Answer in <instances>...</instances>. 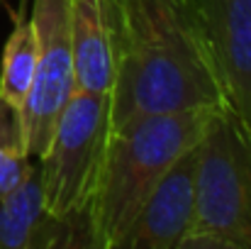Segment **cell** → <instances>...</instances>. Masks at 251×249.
<instances>
[{
  "mask_svg": "<svg viewBox=\"0 0 251 249\" xmlns=\"http://www.w3.org/2000/svg\"><path fill=\"white\" fill-rule=\"evenodd\" d=\"M110 130V95L76 90L37 159L47 210L76 225L85 237V249H90L85 215L98 191Z\"/></svg>",
  "mask_w": 251,
  "mask_h": 249,
  "instance_id": "cell-4",
  "label": "cell"
},
{
  "mask_svg": "<svg viewBox=\"0 0 251 249\" xmlns=\"http://www.w3.org/2000/svg\"><path fill=\"white\" fill-rule=\"evenodd\" d=\"M76 90L110 95L117 71L120 0H69Z\"/></svg>",
  "mask_w": 251,
  "mask_h": 249,
  "instance_id": "cell-8",
  "label": "cell"
},
{
  "mask_svg": "<svg viewBox=\"0 0 251 249\" xmlns=\"http://www.w3.org/2000/svg\"><path fill=\"white\" fill-rule=\"evenodd\" d=\"M85 247L83 232L54 218L44 205L39 164L5 195H0V249Z\"/></svg>",
  "mask_w": 251,
  "mask_h": 249,
  "instance_id": "cell-9",
  "label": "cell"
},
{
  "mask_svg": "<svg viewBox=\"0 0 251 249\" xmlns=\"http://www.w3.org/2000/svg\"><path fill=\"white\" fill-rule=\"evenodd\" d=\"M180 249H251V130L225 105L200 139L195 215Z\"/></svg>",
  "mask_w": 251,
  "mask_h": 249,
  "instance_id": "cell-3",
  "label": "cell"
},
{
  "mask_svg": "<svg viewBox=\"0 0 251 249\" xmlns=\"http://www.w3.org/2000/svg\"><path fill=\"white\" fill-rule=\"evenodd\" d=\"M222 90L180 0H120L110 127L132 120L222 108Z\"/></svg>",
  "mask_w": 251,
  "mask_h": 249,
  "instance_id": "cell-1",
  "label": "cell"
},
{
  "mask_svg": "<svg viewBox=\"0 0 251 249\" xmlns=\"http://www.w3.org/2000/svg\"><path fill=\"white\" fill-rule=\"evenodd\" d=\"M34 164L27 154L20 110L0 100V195L10 193Z\"/></svg>",
  "mask_w": 251,
  "mask_h": 249,
  "instance_id": "cell-11",
  "label": "cell"
},
{
  "mask_svg": "<svg viewBox=\"0 0 251 249\" xmlns=\"http://www.w3.org/2000/svg\"><path fill=\"white\" fill-rule=\"evenodd\" d=\"M200 142L183 152L149 193L120 249H180L195 215Z\"/></svg>",
  "mask_w": 251,
  "mask_h": 249,
  "instance_id": "cell-7",
  "label": "cell"
},
{
  "mask_svg": "<svg viewBox=\"0 0 251 249\" xmlns=\"http://www.w3.org/2000/svg\"><path fill=\"white\" fill-rule=\"evenodd\" d=\"M0 2H2V0H0Z\"/></svg>",
  "mask_w": 251,
  "mask_h": 249,
  "instance_id": "cell-12",
  "label": "cell"
},
{
  "mask_svg": "<svg viewBox=\"0 0 251 249\" xmlns=\"http://www.w3.org/2000/svg\"><path fill=\"white\" fill-rule=\"evenodd\" d=\"M220 83L225 108L251 130V0H180Z\"/></svg>",
  "mask_w": 251,
  "mask_h": 249,
  "instance_id": "cell-6",
  "label": "cell"
},
{
  "mask_svg": "<svg viewBox=\"0 0 251 249\" xmlns=\"http://www.w3.org/2000/svg\"><path fill=\"white\" fill-rule=\"evenodd\" d=\"M25 10H27V0H22L20 7L10 12L12 27L0 61V100H5L17 110L25 105V98L34 79V66H37V32L32 17Z\"/></svg>",
  "mask_w": 251,
  "mask_h": 249,
  "instance_id": "cell-10",
  "label": "cell"
},
{
  "mask_svg": "<svg viewBox=\"0 0 251 249\" xmlns=\"http://www.w3.org/2000/svg\"><path fill=\"white\" fill-rule=\"evenodd\" d=\"M29 17L37 32V66L25 105L20 108V120L27 154L39 159L64 108L76 93L69 0H32Z\"/></svg>",
  "mask_w": 251,
  "mask_h": 249,
  "instance_id": "cell-5",
  "label": "cell"
},
{
  "mask_svg": "<svg viewBox=\"0 0 251 249\" xmlns=\"http://www.w3.org/2000/svg\"><path fill=\"white\" fill-rule=\"evenodd\" d=\"M215 110L149 115L110 130L98 191L85 215L90 249L122 247L149 193L173 162L202 139Z\"/></svg>",
  "mask_w": 251,
  "mask_h": 249,
  "instance_id": "cell-2",
  "label": "cell"
}]
</instances>
